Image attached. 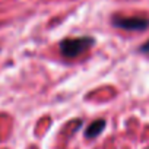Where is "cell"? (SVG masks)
Listing matches in <instances>:
<instances>
[{
  "mask_svg": "<svg viewBox=\"0 0 149 149\" xmlns=\"http://www.w3.org/2000/svg\"><path fill=\"white\" fill-rule=\"evenodd\" d=\"M92 37H76V38H66L60 42V51L64 57L73 58L84 54L86 50H89L94 45Z\"/></svg>",
  "mask_w": 149,
  "mask_h": 149,
  "instance_id": "cell-1",
  "label": "cell"
},
{
  "mask_svg": "<svg viewBox=\"0 0 149 149\" xmlns=\"http://www.w3.org/2000/svg\"><path fill=\"white\" fill-rule=\"evenodd\" d=\"M113 25L126 31H145L149 28V19L142 16H114Z\"/></svg>",
  "mask_w": 149,
  "mask_h": 149,
  "instance_id": "cell-2",
  "label": "cell"
},
{
  "mask_svg": "<svg viewBox=\"0 0 149 149\" xmlns=\"http://www.w3.org/2000/svg\"><path fill=\"white\" fill-rule=\"evenodd\" d=\"M104 127H105V120H102V118L95 120V121H92V123L88 126V129L85 130V136H86L88 139H95L97 136H100V134L102 133Z\"/></svg>",
  "mask_w": 149,
  "mask_h": 149,
  "instance_id": "cell-3",
  "label": "cell"
},
{
  "mask_svg": "<svg viewBox=\"0 0 149 149\" xmlns=\"http://www.w3.org/2000/svg\"><path fill=\"white\" fill-rule=\"evenodd\" d=\"M140 51H143V53H149V40L140 47Z\"/></svg>",
  "mask_w": 149,
  "mask_h": 149,
  "instance_id": "cell-4",
  "label": "cell"
}]
</instances>
